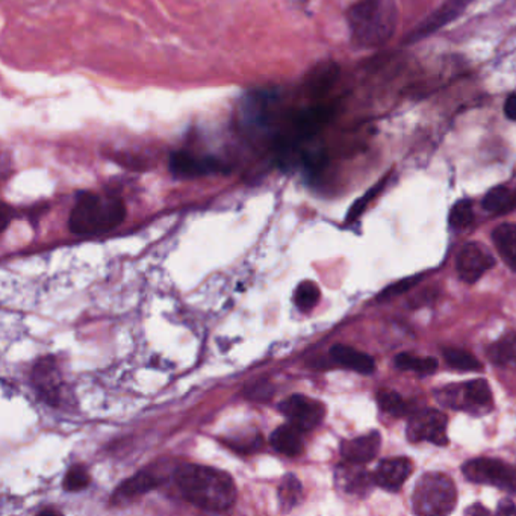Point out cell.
I'll return each mask as SVG.
<instances>
[{
  "instance_id": "cell-1",
  "label": "cell",
  "mask_w": 516,
  "mask_h": 516,
  "mask_svg": "<svg viewBox=\"0 0 516 516\" xmlns=\"http://www.w3.org/2000/svg\"><path fill=\"white\" fill-rule=\"evenodd\" d=\"M174 483L192 506L207 512L229 511L238 491L233 478L216 468L185 463L174 471Z\"/></svg>"
},
{
  "instance_id": "cell-2",
  "label": "cell",
  "mask_w": 516,
  "mask_h": 516,
  "mask_svg": "<svg viewBox=\"0 0 516 516\" xmlns=\"http://www.w3.org/2000/svg\"><path fill=\"white\" fill-rule=\"evenodd\" d=\"M126 218V205L122 199L82 192L70 212L69 229L79 236L102 235L114 231Z\"/></svg>"
},
{
  "instance_id": "cell-3",
  "label": "cell",
  "mask_w": 516,
  "mask_h": 516,
  "mask_svg": "<svg viewBox=\"0 0 516 516\" xmlns=\"http://www.w3.org/2000/svg\"><path fill=\"white\" fill-rule=\"evenodd\" d=\"M347 20L356 45L376 47L393 34L397 14L389 0H360L350 8Z\"/></svg>"
},
{
  "instance_id": "cell-4",
  "label": "cell",
  "mask_w": 516,
  "mask_h": 516,
  "mask_svg": "<svg viewBox=\"0 0 516 516\" xmlns=\"http://www.w3.org/2000/svg\"><path fill=\"white\" fill-rule=\"evenodd\" d=\"M456 486L443 472L424 474L413 491V512L419 515H448L456 507Z\"/></svg>"
},
{
  "instance_id": "cell-5",
  "label": "cell",
  "mask_w": 516,
  "mask_h": 516,
  "mask_svg": "<svg viewBox=\"0 0 516 516\" xmlns=\"http://www.w3.org/2000/svg\"><path fill=\"white\" fill-rule=\"evenodd\" d=\"M438 400L445 406L474 415L491 412L494 397L486 380L478 379L461 385H450L439 393Z\"/></svg>"
},
{
  "instance_id": "cell-6",
  "label": "cell",
  "mask_w": 516,
  "mask_h": 516,
  "mask_svg": "<svg viewBox=\"0 0 516 516\" xmlns=\"http://www.w3.org/2000/svg\"><path fill=\"white\" fill-rule=\"evenodd\" d=\"M463 476L472 483L516 492V467L498 459H472L462 468Z\"/></svg>"
},
{
  "instance_id": "cell-7",
  "label": "cell",
  "mask_w": 516,
  "mask_h": 516,
  "mask_svg": "<svg viewBox=\"0 0 516 516\" xmlns=\"http://www.w3.org/2000/svg\"><path fill=\"white\" fill-rule=\"evenodd\" d=\"M229 170L220 157L191 150H177L170 157V172L177 179H197Z\"/></svg>"
},
{
  "instance_id": "cell-8",
  "label": "cell",
  "mask_w": 516,
  "mask_h": 516,
  "mask_svg": "<svg viewBox=\"0 0 516 516\" xmlns=\"http://www.w3.org/2000/svg\"><path fill=\"white\" fill-rule=\"evenodd\" d=\"M406 432L410 443H432L444 447L448 444L447 417L436 409H424L413 413Z\"/></svg>"
},
{
  "instance_id": "cell-9",
  "label": "cell",
  "mask_w": 516,
  "mask_h": 516,
  "mask_svg": "<svg viewBox=\"0 0 516 516\" xmlns=\"http://www.w3.org/2000/svg\"><path fill=\"white\" fill-rule=\"evenodd\" d=\"M279 410L301 432H310L318 427L326 417L325 404L318 400L309 399L301 393H294L279 404Z\"/></svg>"
},
{
  "instance_id": "cell-10",
  "label": "cell",
  "mask_w": 516,
  "mask_h": 516,
  "mask_svg": "<svg viewBox=\"0 0 516 516\" xmlns=\"http://www.w3.org/2000/svg\"><path fill=\"white\" fill-rule=\"evenodd\" d=\"M32 384L39 399L45 400L50 406H58L63 399V377L54 358H43L35 364Z\"/></svg>"
},
{
  "instance_id": "cell-11",
  "label": "cell",
  "mask_w": 516,
  "mask_h": 516,
  "mask_svg": "<svg viewBox=\"0 0 516 516\" xmlns=\"http://www.w3.org/2000/svg\"><path fill=\"white\" fill-rule=\"evenodd\" d=\"M494 266L495 262L486 247L478 242H469L459 253L456 268L463 282L476 283Z\"/></svg>"
},
{
  "instance_id": "cell-12",
  "label": "cell",
  "mask_w": 516,
  "mask_h": 516,
  "mask_svg": "<svg viewBox=\"0 0 516 516\" xmlns=\"http://www.w3.org/2000/svg\"><path fill=\"white\" fill-rule=\"evenodd\" d=\"M412 471L413 465L409 459H385L374 471V485L384 487L386 491H399L404 482L410 478Z\"/></svg>"
},
{
  "instance_id": "cell-13",
  "label": "cell",
  "mask_w": 516,
  "mask_h": 516,
  "mask_svg": "<svg viewBox=\"0 0 516 516\" xmlns=\"http://www.w3.org/2000/svg\"><path fill=\"white\" fill-rule=\"evenodd\" d=\"M380 444H382V438H380L379 432L367 433L360 438L344 441L341 445V456L347 463L365 465L377 456Z\"/></svg>"
},
{
  "instance_id": "cell-14",
  "label": "cell",
  "mask_w": 516,
  "mask_h": 516,
  "mask_svg": "<svg viewBox=\"0 0 516 516\" xmlns=\"http://www.w3.org/2000/svg\"><path fill=\"white\" fill-rule=\"evenodd\" d=\"M334 480L340 491L353 497H365L374 483L373 476H369L368 472L354 463L338 467Z\"/></svg>"
},
{
  "instance_id": "cell-15",
  "label": "cell",
  "mask_w": 516,
  "mask_h": 516,
  "mask_svg": "<svg viewBox=\"0 0 516 516\" xmlns=\"http://www.w3.org/2000/svg\"><path fill=\"white\" fill-rule=\"evenodd\" d=\"M469 4V0H447L438 11H435L428 19L424 20L423 23L415 30L410 38L421 39L426 35L432 34L435 30L443 28L450 23L452 20L456 19L463 8Z\"/></svg>"
},
{
  "instance_id": "cell-16",
  "label": "cell",
  "mask_w": 516,
  "mask_h": 516,
  "mask_svg": "<svg viewBox=\"0 0 516 516\" xmlns=\"http://www.w3.org/2000/svg\"><path fill=\"white\" fill-rule=\"evenodd\" d=\"M270 444L275 452L282 453L290 458L300 456L305 450L303 432L291 423L282 424L275 428V432L271 433Z\"/></svg>"
},
{
  "instance_id": "cell-17",
  "label": "cell",
  "mask_w": 516,
  "mask_h": 516,
  "mask_svg": "<svg viewBox=\"0 0 516 516\" xmlns=\"http://www.w3.org/2000/svg\"><path fill=\"white\" fill-rule=\"evenodd\" d=\"M330 358L341 367L353 369L356 373L371 374L376 369L374 360L369 354L362 353L349 345H334L330 350Z\"/></svg>"
},
{
  "instance_id": "cell-18",
  "label": "cell",
  "mask_w": 516,
  "mask_h": 516,
  "mask_svg": "<svg viewBox=\"0 0 516 516\" xmlns=\"http://www.w3.org/2000/svg\"><path fill=\"white\" fill-rule=\"evenodd\" d=\"M157 478L148 471H140L122 483L114 492V502H131L133 498L144 495L157 486Z\"/></svg>"
},
{
  "instance_id": "cell-19",
  "label": "cell",
  "mask_w": 516,
  "mask_h": 516,
  "mask_svg": "<svg viewBox=\"0 0 516 516\" xmlns=\"http://www.w3.org/2000/svg\"><path fill=\"white\" fill-rule=\"evenodd\" d=\"M492 241L507 266L516 273V224L504 223L492 232Z\"/></svg>"
},
{
  "instance_id": "cell-20",
  "label": "cell",
  "mask_w": 516,
  "mask_h": 516,
  "mask_svg": "<svg viewBox=\"0 0 516 516\" xmlns=\"http://www.w3.org/2000/svg\"><path fill=\"white\" fill-rule=\"evenodd\" d=\"M338 67L334 63H326L320 64L314 72L308 76L306 87L314 96H323L334 87L336 79H338Z\"/></svg>"
},
{
  "instance_id": "cell-21",
  "label": "cell",
  "mask_w": 516,
  "mask_h": 516,
  "mask_svg": "<svg viewBox=\"0 0 516 516\" xmlns=\"http://www.w3.org/2000/svg\"><path fill=\"white\" fill-rule=\"evenodd\" d=\"M487 356L500 367H516V334H506L489 345Z\"/></svg>"
},
{
  "instance_id": "cell-22",
  "label": "cell",
  "mask_w": 516,
  "mask_h": 516,
  "mask_svg": "<svg viewBox=\"0 0 516 516\" xmlns=\"http://www.w3.org/2000/svg\"><path fill=\"white\" fill-rule=\"evenodd\" d=\"M395 365L400 369H409V371H415V373L433 374L438 369L439 362L435 358H421V356H415L410 353H400L395 358Z\"/></svg>"
},
{
  "instance_id": "cell-23",
  "label": "cell",
  "mask_w": 516,
  "mask_h": 516,
  "mask_svg": "<svg viewBox=\"0 0 516 516\" xmlns=\"http://www.w3.org/2000/svg\"><path fill=\"white\" fill-rule=\"evenodd\" d=\"M277 492H279L282 507L286 511L294 509L303 497V486H301L300 480L291 474L282 478L281 486Z\"/></svg>"
},
{
  "instance_id": "cell-24",
  "label": "cell",
  "mask_w": 516,
  "mask_h": 516,
  "mask_svg": "<svg viewBox=\"0 0 516 516\" xmlns=\"http://www.w3.org/2000/svg\"><path fill=\"white\" fill-rule=\"evenodd\" d=\"M321 299L320 288L310 281L301 282L294 291V303L301 312L314 309Z\"/></svg>"
},
{
  "instance_id": "cell-25",
  "label": "cell",
  "mask_w": 516,
  "mask_h": 516,
  "mask_svg": "<svg viewBox=\"0 0 516 516\" xmlns=\"http://www.w3.org/2000/svg\"><path fill=\"white\" fill-rule=\"evenodd\" d=\"M444 360L453 368L461 369V371H478L482 369V364L472 356L469 351L461 349H445L444 350Z\"/></svg>"
},
{
  "instance_id": "cell-26",
  "label": "cell",
  "mask_w": 516,
  "mask_h": 516,
  "mask_svg": "<svg viewBox=\"0 0 516 516\" xmlns=\"http://www.w3.org/2000/svg\"><path fill=\"white\" fill-rule=\"evenodd\" d=\"M377 403L384 412L393 417H404L408 413V403L402 399V395L391 389H382L377 393Z\"/></svg>"
},
{
  "instance_id": "cell-27",
  "label": "cell",
  "mask_w": 516,
  "mask_h": 516,
  "mask_svg": "<svg viewBox=\"0 0 516 516\" xmlns=\"http://www.w3.org/2000/svg\"><path fill=\"white\" fill-rule=\"evenodd\" d=\"M512 192L506 187L492 188L483 199V207L489 212H503L511 209Z\"/></svg>"
},
{
  "instance_id": "cell-28",
  "label": "cell",
  "mask_w": 516,
  "mask_h": 516,
  "mask_svg": "<svg viewBox=\"0 0 516 516\" xmlns=\"http://www.w3.org/2000/svg\"><path fill=\"white\" fill-rule=\"evenodd\" d=\"M472 222H474V211H472V203L469 200H461L452 207L448 223L453 229L462 231L471 226Z\"/></svg>"
},
{
  "instance_id": "cell-29",
  "label": "cell",
  "mask_w": 516,
  "mask_h": 516,
  "mask_svg": "<svg viewBox=\"0 0 516 516\" xmlns=\"http://www.w3.org/2000/svg\"><path fill=\"white\" fill-rule=\"evenodd\" d=\"M89 482H91V478H89V469L82 465H73L65 474L63 486L67 492H79L89 487Z\"/></svg>"
},
{
  "instance_id": "cell-30",
  "label": "cell",
  "mask_w": 516,
  "mask_h": 516,
  "mask_svg": "<svg viewBox=\"0 0 516 516\" xmlns=\"http://www.w3.org/2000/svg\"><path fill=\"white\" fill-rule=\"evenodd\" d=\"M419 282H421V275H412V277H408V279H403V281L395 282V283L389 285L388 288L379 295V300H388V299H393V297L403 294V292L410 290V288H413V286L419 283Z\"/></svg>"
},
{
  "instance_id": "cell-31",
  "label": "cell",
  "mask_w": 516,
  "mask_h": 516,
  "mask_svg": "<svg viewBox=\"0 0 516 516\" xmlns=\"http://www.w3.org/2000/svg\"><path fill=\"white\" fill-rule=\"evenodd\" d=\"M247 399L266 402L273 397V386L268 382H253L246 388Z\"/></svg>"
},
{
  "instance_id": "cell-32",
  "label": "cell",
  "mask_w": 516,
  "mask_h": 516,
  "mask_svg": "<svg viewBox=\"0 0 516 516\" xmlns=\"http://www.w3.org/2000/svg\"><path fill=\"white\" fill-rule=\"evenodd\" d=\"M385 187V181L384 182H380L379 185H376V187L371 188L367 194H365L362 199H360L358 202L354 203L351 209H350L349 216H347V222H353L356 220L358 216L364 212L365 207L368 205L369 200H373L374 197L379 194L380 190Z\"/></svg>"
},
{
  "instance_id": "cell-33",
  "label": "cell",
  "mask_w": 516,
  "mask_h": 516,
  "mask_svg": "<svg viewBox=\"0 0 516 516\" xmlns=\"http://www.w3.org/2000/svg\"><path fill=\"white\" fill-rule=\"evenodd\" d=\"M504 114L507 118L516 120V93L511 94L504 104Z\"/></svg>"
},
{
  "instance_id": "cell-34",
  "label": "cell",
  "mask_w": 516,
  "mask_h": 516,
  "mask_svg": "<svg viewBox=\"0 0 516 516\" xmlns=\"http://www.w3.org/2000/svg\"><path fill=\"white\" fill-rule=\"evenodd\" d=\"M497 513L503 515H516V506L511 500H503L497 507Z\"/></svg>"
},
{
  "instance_id": "cell-35",
  "label": "cell",
  "mask_w": 516,
  "mask_h": 516,
  "mask_svg": "<svg viewBox=\"0 0 516 516\" xmlns=\"http://www.w3.org/2000/svg\"><path fill=\"white\" fill-rule=\"evenodd\" d=\"M467 513L468 515H476V513H489V511L480 506V504H474V506L468 509Z\"/></svg>"
},
{
  "instance_id": "cell-36",
  "label": "cell",
  "mask_w": 516,
  "mask_h": 516,
  "mask_svg": "<svg viewBox=\"0 0 516 516\" xmlns=\"http://www.w3.org/2000/svg\"><path fill=\"white\" fill-rule=\"evenodd\" d=\"M516 207V194H515V196L512 197L511 209H512V207Z\"/></svg>"
}]
</instances>
